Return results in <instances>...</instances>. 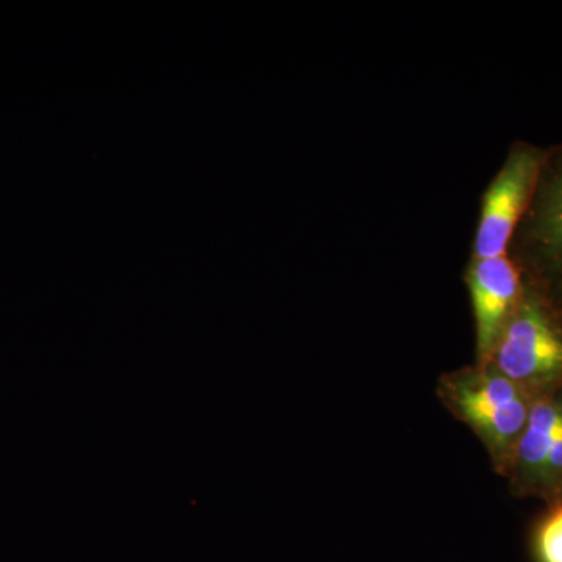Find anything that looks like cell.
<instances>
[{
  "mask_svg": "<svg viewBox=\"0 0 562 562\" xmlns=\"http://www.w3.org/2000/svg\"><path fill=\"white\" fill-rule=\"evenodd\" d=\"M492 358L498 372L524 387L562 376V328L541 299L524 292Z\"/></svg>",
  "mask_w": 562,
  "mask_h": 562,
  "instance_id": "obj_1",
  "label": "cell"
},
{
  "mask_svg": "<svg viewBox=\"0 0 562 562\" xmlns=\"http://www.w3.org/2000/svg\"><path fill=\"white\" fill-rule=\"evenodd\" d=\"M546 151L517 144L487 188L476 232V260L506 257L514 233L522 224L538 191Z\"/></svg>",
  "mask_w": 562,
  "mask_h": 562,
  "instance_id": "obj_2",
  "label": "cell"
},
{
  "mask_svg": "<svg viewBox=\"0 0 562 562\" xmlns=\"http://www.w3.org/2000/svg\"><path fill=\"white\" fill-rule=\"evenodd\" d=\"M454 402L465 420L502 454L514 452L532 403L522 384L513 382L497 369L458 384Z\"/></svg>",
  "mask_w": 562,
  "mask_h": 562,
  "instance_id": "obj_3",
  "label": "cell"
},
{
  "mask_svg": "<svg viewBox=\"0 0 562 562\" xmlns=\"http://www.w3.org/2000/svg\"><path fill=\"white\" fill-rule=\"evenodd\" d=\"M469 288L480 358L490 360L506 322L522 299V277L508 257L476 260L469 272Z\"/></svg>",
  "mask_w": 562,
  "mask_h": 562,
  "instance_id": "obj_4",
  "label": "cell"
},
{
  "mask_svg": "<svg viewBox=\"0 0 562 562\" xmlns=\"http://www.w3.org/2000/svg\"><path fill=\"white\" fill-rule=\"evenodd\" d=\"M514 464L525 483L554 487L562 483V395L538 398L514 447Z\"/></svg>",
  "mask_w": 562,
  "mask_h": 562,
  "instance_id": "obj_5",
  "label": "cell"
},
{
  "mask_svg": "<svg viewBox=\"0 0 562 562\" xmlns=\"http://www.w3.org/2000/svg\"><path fill=\"white\" fill-rule=\"evenodd\" d=\"M522 222L530 257L547 276L562 281V149L547 154L535 201Z\"/></svg>",
  "mask_w": 562,
  "mask_h": 562,
  "instance_id": "obj_6",
  "label": "cell"
},
{
  "mask_svg": "<svg viewBox=\"0 0 562 562\" xmlns=\"http://www.w3.org/2000/svg\"><path fill=\"white\" fill-rule=\"evenodd\" d=\"M536 552L541 562H562V503L539 527L536 535Z\"/></svg>",
  "mask_w": 562,
  "mask_h": 562,
  "instance_id": "obj_7",
  "label": "cell"
}]
</instances>
